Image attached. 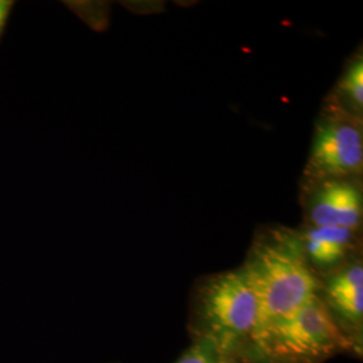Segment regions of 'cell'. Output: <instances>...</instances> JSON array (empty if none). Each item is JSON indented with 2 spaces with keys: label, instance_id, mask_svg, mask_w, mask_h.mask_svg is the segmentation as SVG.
I'll return each instance as SVG.
<instances>
[{
  "label": "cell",
  "instance_id": "6da1fadb",
  "mask_svg": "<svg viewBox=\"0 0 363 363\" xmlns=\"http://www.w3.org/2000/svg\"><path fill=\"white\" fill-rule=\"evenodd\" d=\"M257 303V320L249 363L273 331L304 307L319 291L301 237L291 232L262 234L242 265Z\"/></svg>",
  "mask_w": 363,
  "mask_h": 363
},
{
  "label": "cell",
  "instance_id": "7a4b0ae2",
  "mask_svg": "<svg viewBox=\"0 0 363 363\" xmlns=\"http://www.w3.org/2000/svg\"><path fill=\"white\" fill-rule=\"evenodd\" d=\"M256 320L257 303L242 267L214 274L195 289L189 323L193 340H208L249 363Z\"/></svg>",
  "mask_w": 363,
  "mask_h": 363
},
{
  "label": "cell",
  "instance_id": "8992f818",
  "mask_svg": "<svg viewBox=\"0 0 363 363\" xmlns=\"http://www.w3.org/2000/svg\"><path fill=\"white\" fill-rule=\"evenodd\" d=\"M362 220V195L347 181H325L315 193L310 208L311 226H334L355 232Z\"/></svg>",
  "mask_w": 363,
  "mask_h": 363
},
{
  "label": "cell",
  "instance_id": "3957f363",
  "mask_svg": "<svg viewBox=\"0 0 363 363\" xmlns=\"http://www.w3.org/2000/svg\"><path fill=\"white\" fill-rule=\"evenodd\" d=\"M352 349L355 345L316 295L267 337L252 363H323Z\"/></svg>",
  "mask_w": 363,
  "mask_h": 363
},
{
  "label": "cell",
  "instance_id": "30bf717a",
  "mask_svg": "<svg viewBox=\"0 0 363 363\" xmlns=\"http://www.w3.org/2000/svg\"><path fill=\"white\" fill-rule=\"evenodd\" d=\"M13 3L9 0H0V39L3 37V33L7 26V22L10 19V15L13 11Z\"/></svg>",
  "mask_w": 363,
  "mask_h": 363
},
{
  "label": "cell",
  "instance_id": "52a82bcc",
  "mask_svg": "<svg viewBox=\"0 0 363 363\" xmlns=\"http://www.w3.org/2000/svg\"><path fill=\"white\" fill-rule=\"evenodd\" d=\"M354 233L334 226H311L301 237L307 259L322 268L337 265L347 256Z\"/></svg>",
  "mask_w": 363,
  "mask_h": 363
},
{
  "label": "cell",
  "instance_id": "5b68a950",
  "mask_svg": "<svg viewBox=\"0 0 363 363\" xmlns=\"http://www.w3.org/2000/svg\"><path fill=\"white\" fill-rule=\"evenodd\" d=\"M325 306L357 350L362 343L363 267L361 261L345 265L325 286ZM361 351V349H359Z\"/></svg>",
  "mask_w": 363,
  "mask_h": 363
},
{
  "label": "cell",
  "instance_id": "ba28073f",
  "mask_svg": "<svg viewBox=\"0 0 363 363\" xmlns=\"http://www.w3.org/2000/svg\"><path fill=\"white\" fill-rule=\"evenodd\" d=\"M175 363H240L208 340L195 339Z\"/></svg>",
  "mask_w": 363,
  "mask_h": 363
},
{
  "label": "cell",
  "instance_id": "9c48e42d",
  "mask_svg": "<svg viewBox=\"0 0 363 363\" xmlns=\"http://www.w3.org/2000/svg\"><path fill=\"white\" fill-rule=\"evenodd\" d=\"M340 91L347 97L354 113L358 115L363 106V61L357 58L340 82Z\"/></svg>",
  "mask_w": 363,
  "mask_h": 363
},
{
  "label": "cell",
  "instance_id": "277c9868",
  "mask_svg": "<svg viewBox=\"0 0 363 363\" xmlns=\"http://www.w3.org/2000/svg\"><path fill=\"white\" fill-rule=\"evenodd\" d=\"M361 117L333 105L318 124L306 174L316 183L346 181L362 171Z\"/></svg>",
  "mask_w": 363,
  "mask_h": 363
}]
</instances>
